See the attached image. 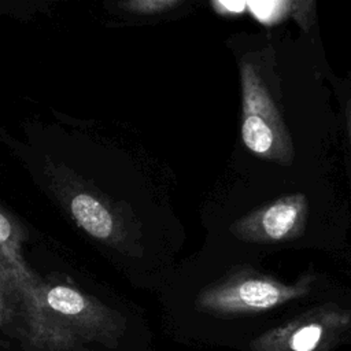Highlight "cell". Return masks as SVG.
Here are the masks:
<instances>
[{"label": "cell", "instance_id": "cell-1", "mask_svg": "<svg viewBox=\"0 0 351 351\" xmlns=\"http://www.w3.org/2000/svg\"><path fill=\"white\" fill-rule=\"evenodd\" d=\"M240 86L243 144L261 159L291 165L295 159V148L289 129L252 63H241Z\"/></svg>", "mask_w": 351, "mask_h": 351}, {"label": "cell", "instance_id": "cell-2", "mask_svg": "<svg viewBox=\"0 0 351 351\" xmlns=\"http://www.w3.org/2000/svg\"><path fill=\"white\" fill-rule=\"evenodd\" d=\"M315 277L310 273L284 282L251 267L240 269L225 281L206 289L199 304L217 314H259L307 296Z\"/></svg>", "mask_w": 351, "mask_h": 351}, {"label": "cell", "instance_id": "cell-3", "mask_svg": "<svg viewBox=\"0 0 351 351\" xmlns=\"http://www.w3.org/2000/svg\"><path fill=\"white\" fill-rule=\"evenodd\" d=\"M351 337V310L324 303L270 328L250 344L251 351H330Z\"/></svg>", "mask_w": 351, "mask_h": 351}, {"label": "cell", "instance_id": "cell-4", "mask_svg": "<svg viewBox=\"0 0 351 351\" xmlns=\"http://www.w3.org/2000/svg\"><path fill=\"white\" fill-rule=\"evenodd\" d=\"M308 214L310 204L304 193H287L247 213L229 230L245 243H284L303 236Z\"/></svg>", "mask_w": 351, "mask_h": 351}, {"label": "cell", "instance_id": "cell-5", "mask_svg": "<svg viewBox=\"0 0 351 351\" xmlns=\"http://www.w3.org/2000/svg\"><path fill=\"white\" fill-rule=\"evenodd\" d=\"M73 217L78 225L96 239H107L114 229V221L108 210L95 197L78 193L70 203Z\"/></svg>", "mask_w": 351, "mask_h": 351}, {"label": "cell", "instance_id": "cell-6", "mask_svg": "<svg viewBox=\"0 0 351 351\" xmlns=\"http://www.w3.org/2000/svg\"><path fill=\"white\" fill-rule=\"evenodd\" d=\"M47 303L53 311L64 315L81 314L86 306V302L80 292L63 285L49 289L47 293Z\"/></svg>", "mask_w": 351, "mask_h": 351}, {"label": "cell", "instance_id": "cell-7", "mask_svg": "<svg viewBox=\"0 0 351 351\" xmlns=\"http://www.w3.org/2000/svg\"><path fill=\"white\" fill-rule=\"evenodd\" d=\"M291 0L287 1H248V11L262 25L273 26L282 22L291 14Z\"/></svg>", "mask_w": 351, "mask_h": 351}, {"label": "cell", "instance_id": "cell-8", "mask_svg": "<svg viewBox=\"0 0 351 351\" xmlns=\"http://www.w3.org/2000/svg\"><path fill=\"white\" fill-rule=\"evenodd\" d=\"M315 7L313 0H296L291 4L289 16L299 25L303 32H308L315 23Z\"/></svg>", "mask_w": 351, "mask_h": 351}, {"label": "cell", "instance_id": "cell-9", "mask_svg": "<svg viewBox=\"0 0 351 351\" xmlns=\"http://www.w3.org/2000/svg\"><path fill=\"white\" fill-rule=\"evenodd\" d=\"M178 4L177 1L173 0H148V1H133L129 3L128 7L132 8V11L134 12H141V14H154V12H159L163 11L166 8H170L173 5Z\"/></svg>", "mask_w": 351, "mask_h": 351}, {"label": "cell", "instance_id": "cell-10", "mask_svg": "<svg viewBox=\"0 0 351 351\" xmlns=\"http://www.w3.org/2000/svg\"><path fill=\"white\" fill-rule=\"evenodd\" d=\"M214 10L222 15H240L248 11V1H221L215 0L211 3Z\"/></svg>", "mask_w": 351, "mask_h": 351}, {"label": "cell", "instance_id": "cell-11", "mask_svg": "<svg viewBox=\"0 0 351 351\" xmlns=\"http://www.w3.org/2000/svg\"><path fill=\"white\" fill-rule=\"evenodd\" d=\"M344 115H346V126H347V134H348V140H350V144H351V100H348V101L346 103Z\"/></svg>", "mask_w": 351, "mask_h": 351}]
</instances>
